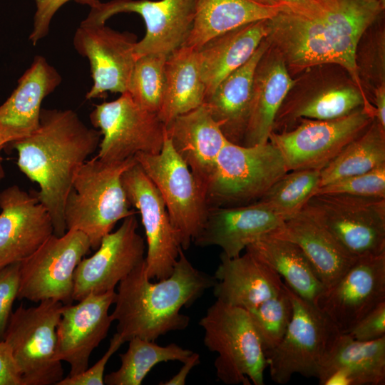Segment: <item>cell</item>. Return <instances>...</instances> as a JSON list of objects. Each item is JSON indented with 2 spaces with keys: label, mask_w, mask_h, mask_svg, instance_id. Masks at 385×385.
<instances>
[{
  "label": "cell",
  "mask_w": 385,
  "mask_h": 385,
  "mask_svg": "<svg viewBox=\"0 0 385 385\" xmlns=\"http://www.w3.org/2000/svg\"><path fill=\"white\" fill-rule=\"evenodd\" d=\"M0 269L20 262L53 234L51 217L38 201L16 185L0 192Z\"/></svg>",
  "instance_id": "20"
},
{
  "label": "cell",
  "mask_w": 385,
  "mask_h": 385,
  "mask_svg": "<svg viewBox=\"0 0 385 385\" xmlns=\"http://www.w3.org/2000/svg\"><path fill=\"white\" fill-rule=\"evenodd\" d=\"M165 134L206 193L217 157L227 140L204 104L175 117Z\"/></svg>",
  "instance_id": "22"
},
{
  "label": "cell",
  "mask_w": 385,
  "mask_h": 385,
  "mask_svg": "<svg viewBox=\"0 0 385 385\" xmlns=\"http://www.w3.org/2000/svg\"><path fill=\"white\" fill-rule=\"evenodd\" d=\"M287 172L279 150L270 141L244 146L227 140L206 190L208 207L255 202Z\"/></svg>",
  "instance_id": "6"
},
{
  "label": "cell",
  "mask_w": 385,
  "mask_h": 385,
  "mask_svg": "<svg viewBox=\"0 0 385 385\" xmlns=\"http://www.w3.org/2000/svg\"><path fill=\"white\" fill-rule=\"evenodd\" d=\"M205 86L196 49L182 46L168 55L163 101L158 115L166 125L175 117L203 104Z\"/></svg>",
  "instance_id": "32"
},
{
  "label": "cell",
  "mask_w": 385,
  "mask_h": 385,
  "mask_svg": "<svg viewBox=\"0 0 385 385\" xmlns=\"http://www.w3.org/2000/svg\"><path fill=\"white\" fill-rule=\"evenodd\" d=\"M124 343L116 332L111 339L107 351L94 365L76 375L63 377L56 385H103L106 366L110 358Z\"/></svg>",
  "instance_id": "42"
},
{
  "label": "cell",
  "mask_w": 385,
  "mask_h": 385,
  "mask_svg": "<svg viewBox=\"0 0 385 385\" xmlns=\"http://www.w3.org/2000/svg\"><path fill=\"white\" fill-rule=\"evenodd\" d=\"M384 9L379 0H315L304 7L285 8L268 19L266 38L287 67L299 71L337 64L365 94L356 62L358 45Z\"/></svg>",
  "instance_id": "1"
},
{
  "label": "cell",
  "mask_w": 385,
  "mask_h": 385,
  "mask_svg": "<svg viewBox=\"0 0 385 385\" xmlns=\"http://www.w3.org/2000/svg\"><path fill=\"white\" fill-rule=\"evenodd\" d=\"M245 250L274 270L297 295L316 305L325 287L297 244L267 234L248 245Z\"/></svg>",
  "instance_id": "30"
},
{
  "label": "cell",
  "mask_w": 385,
  "mask_h": 385,
  "mask_svg": "<svg viewBox=\"0 0 385 385\" xmlns=\"http://www.w3.org/2000/svg\"><path fill=\"white\" fill-rule=\"evenodd\" d=\"M101 137L73 110L42 108L38 128L6 145L16 150L19 170L38 185L35 195L49 212L56 236L67 231L64 206L74 178Z\"/></svg>",
  "instance_id": "2"
},
{
  "label": "cell",
  "mask_w": 385,
  "mask_h": 385,
  "mask_svg": "<svg viewBox=\"0 0 385 385\" xmlns=\"http://www.w3.org/2000/svg\"><path fill=\"white\" fill-rule=\"evenodd\" d=\"M180 371L169 380L159 383L160 385H184L191 369L200 363V354L192 352L185 361Z\"/></svg>",
  "instance_id": "45"
},
{
  "label": "cell",
  "mask_w": 385,
  "mask_h": 385,
  "mask_svg": "<svg viewBox=\"0 0 385 385\" xmlns=\"http://www.w3.org/2000/svg\"><path fill=\"white\" fill-rule=\"evenodd\" d=\"M372 111L361 107L332 120L299 118L293 129L272 131L269 141L279 150L288 171L321 170L374 119Z\"/></svg>",
  "instance_id": "11"
},
{
  "label": "cell",
  "mask_w": 385,
  "mask_h": 385,
  "mask_svg": "<svg viewBox=\"0 0 385 385\" xmlns=\"http://www.w3.org/2000/svg\"><path fill=\"white\" fill-rule=\"evenodd\" d=\"M317 194H344L385 197V164L365 173L333 181L319 187Z\"/></svg>",
  "instance_id": "39"
},
{
  "label": "cell",
  "mask_w": 385,
  "mask_h": 385,
  "mask_svg": "<svg viewBox=\"0 0 385 385\" xmlns=\"http://www.w3.org/2000/svg\"><path fill=\"white\" fill-rule=\"evenodd\" d=\"M138 228L135 215L125 217L115 232L103 237L92 256L81 260L74 271L73 301H81L89 294L115 290L144 261L145 240Z\"/></svg>",
  "instance_id": "17"
},
{
  "label": "cell",
  "mask_w": 385,
  "mask_h": 385,
  "mask_svg": "<svg viewBox=\"0 0 385 385\" xmlns=\"http://www.w3.org/2000/svg\"><path fill=\"white\" fill-rule=\"evenodd\" d=\"M361 342L374 341L385 337V302L380 303L346 333Z\"/></svg>",
  "instance_id": "43"
},
{
  "label": "cell",
  "mask_w": 385,
  "mask_h": 385,
  "mask_svg": "<svg viewBox=\"0 0 385 385\" xmlns=\"http://www.w3.org/2000/svg\"><path fill=\"white\" fill-rule=\"evenodd\" d=\"M0 385H23L11 347L4 340L0 342Z\"/></svg>",
  "instance_id": "44"
},
{
  "label": "cell",
  "mask_w": 385,
  "mask_h": 385,
  "mask_svg": "<svg viewBox=\"0 0 385 385\" xmlns=\"http://www.w3.org/2000/svg\"><path fill=\"white\" fill-rule=\"evenodd\" d=\"M294 83L280 56L274 60L262 57L255 74L250 116L242 145L269 141L276 115Z\"/></svg>",
  "instance_id": "29"
},
{
  "label": "cell",
  "mask_w": 385,
  "mask_h": 385,
  "mask_svg": "<svg viewBox=\"0 0 385 385\" xmlns=\"http://www.w3.org/2000/svg\"><path fill=\"white\" fill-rule=\"evenodd\" d=\"M90 120L101 133L97 157L104 161H123L138 153L157 154L163 148L165 125L157 113L140 106L128 92L95 105Z\"/></svg>",
  "instance_id": "12"
},
{
  "label": "cell",
  "mask_w": 385,
  "mask_h": 385,
  "mask_svg": "<svg viewBox=\"0 0 385 385\" xmlns=\"http://www.w3.org/2000/svg\"><path fill=\"white\" fill-rule=\"evenodd\" d=\"M285 8L255 0H195L193 24L183 46L197 48L228 31L270 19Z\"/></svg>",
  "instance_id": "31"
},
{
  "label": "cell",
  "mask_w": 385,
  "mask_h": 385,
  "mask_svg": "<svg viewBox=\"0 0 385 385\" xmlns=\"http://www.w3.org/2000/svg\"><path fill=\"white\" fill-rule=\"evenodd\" d=\"M61 81L58 71L43 56L34 57L16 88L0 106V132L7 144L29 136L38 128L41 103Z\"/></svg>",
  "instance_id": "23"
},
{
  "label": "cell",
  "mask_w": 385,
  "mask_h": 385,
  "mask_svg": "<svg viewBox=\"0 0 385 385\" xmlns=\"http://www.w3.org/2000/svg\"><path fill=\"white\" fill-rule=\"evenodd\" d=\"M20 262L10 264L0 269V342L12 314L14 302L19 288Z\"/></svg>",
  "instance_id": "40"
},
{
  "label": "cell",
  "mask_w": 385,
  "mask_h": 385,
  "mask_svg": "<svg viewBox=\"0 0 385 385\" xmlns=\"http://www.w3.org/2000/svg\"><path fill=\"white\" fill-rule=\"evenodd\" d=\"M216 279L195 268L180 249L172 274L152 282L145 260L118 284L111 314L124 342L133 337L155 341L170 332L185 329L190 317L180 312L192 306Z\"/></svg>",
  "instance_id": "3"
},
{
  "label": "cell",
  "mask_w": 385,
  "mask_h": 385,
  "mask_svg": "<svg viewBox=\"0 0 385 385\" xmlns=\"http://www.w3.org/2000/svg\"><path fill=\"white\" fill-rule=\"evenodd\" d=\"M380 4L385 7V0H379Z\"/></svg>",
  "instance_id": "49"
},
{
  "label": "cell",
  "mask_w": 385,
  "mask_h": 385,
  "mask_svg": "<svg viewBox=\"0 0 385 385\" xmlns=\"http://www.w3.org/2000/svg\"><path fill=\"white\" fill-rule=\"evenodd\" d=\"M270 235L297 244L325 288L338 281L357 259L302 210Z\"/></svg>",
  "instance_id": "27"
},
{
  "label": "cell",
  "mask_w": 385,
  "mask_h": 385,
  "mask_svg": "<svg viewBox=\"0 0 385 385\" xmlns=\"http://www.w3.org/2000/svg\"><path fill=\"white\" fill-rule=\"evenodd\" d=\"M195 0H111L91 9L86 23L105 24L120 13L140 15L145 25L144 37L135 45V60L150 53L169 55L183 46L191 31Z\"/></svg>",
  "instance_id": "14"
},
{
  "label": "cell",
  "mask_w": 385,
  "mask_h": 385,
  "mask_svg": "<svg viewBox=\"0 0 385 385\" xmlns=\"http://www.w3.org/2000/svg\"><path fill=\"white\" fill-rule=\"evenodd\" d=\"M384 164L385 128L374 118L364 133L320 170L319 187L339 179L367 173Z\"/></svg>",
  "instance_id": "34"
},
{
  "label": "cell",
  "mask_w": 385,
  "mask_h": 385,
  "mask_svg": "<svg viewBox=\"0 0 385 385\" xmlns=\"http://www.w3.org/2000/svg\"><path fill=\"white\" fill-rule=\"evenodd\" d=\"M137 36L114 30L105 24L81 21L73 36L76 51L88 58L93 84L88 100L105 96L107 92L128 91L135 62Z\"/></svg>",
  "instance_id": "16"
},
{
  "label": "cell",
  "mask_w": 385,
  "mask_h": 385,
  "mask_svg": "<svg viewBox=\"0 0 385 385\" xmlns=\"http://www.w3.org/2000/svg\"><path fill=\"white\" fill-rule=\"evenodd\" d=\"M270 46L265 38L250 59L225 77L205 99L203 104L231 143H243L250 116L255 71Z\"/></svg>",
  "instance_id": "25"
},
{
  "label": "cell",
  "mask_w": 385,
  "mask_h": 385,
  "mask_svg": "<svg viewBox=\"0 0 385 385\" xmlns=\"http://www.w3.org/2000/svg\"><path fill=\"white\" fill-rule=\"evenodd\" d=\"M266 355L282 339L292 316V304L284 283L283 290L248 312Z\"/></svg>",
  "instance_id": "38"
},
{
  "label": "cell",
  "mask_w": 385,
  "mask_h": 385,
  "mask_svg": "<svg viewBox=\"0 0 385 385\" xmlns=\"http://www.w3.org/2000/svg\"><path fill=\"white\" fill-rule=\"evenodd\" d=\"M268 31V19L257 21L220 34L195 48L205 98L225 77L250 59Z\"/></svg>",
  "instance_id": "28"
},
{
  "label": "cell",
  "mask_w": 385,
  "mask_h": 385,
  "mask_svg": "<svg viewBox=\"0 0 385 385\" xmlns=\"http://www.w3.org/2000/svg\"><path fill=\"white\" fill-rule=\"evenodd\" d=\"M284 219L260 202L210 207L204 226L194 240L199 247L217 246L230 258L237 257L260 237L272 233Z\"/></svg>",
  "instance_id": "21"
},
{
  "label": "cell",
  "mask_w": 385,
  "mask_h": 385,
  "mask_svg": "<svg viewBox=\"0 0 385 385\" xmlns=\"http://www.w3.org/2000/svg\"><path fill=\"white\" fill-rule=\"evenodd\" d=\"M128 342L126 351L119 355L120 366L104 376V384L140 385L158 364L169 361L183 362L193 352L175 343L160 346L155 341L140 337H133Z\"/></svg>",
  "instance_id": "35"
},
{
  "label": "cell",
  "mask_w": 385,
  "mask_h": 385,
  "mask_svg": "<svg viewBox=\"0 0 385 385\" xmlns=\"http://www.w3.org/2000/svg\"><path fill=\"white\" fill-rule=\"evenodd\" d=\"M374 118L385 128V86L380 84L375 90L374 94Z\"/></svg>",
  "instance_id": "46"
},
{
  "label": "cell",
  "mask_w": 385,
  "mask_h": 385,
  "mask_svg": "<svg viewBox=\"0 0 385 385\" xmlns=\"http://www.w3.org/2000/svg\"><path fill=\"white\" fill-rule=\"evenodd\" d=\"M199 325L205 346L218 354L214 362L218 380L227 385L264 384L267 359L247 311L216 300Z\"/></svg>",
  "instance_id": "5"
},
{
  "label": "cell",
  "mask_w": 385,
  "mask_h": 385,
  "mask_svg": "<svg viewBox=\"0 0 385 385\" xmlns=\"http://www.w3.org/2000/svg\"><path fill=\"white\" fill-rule=\"evenodd\" d=\"M134 158L160 192L182 249H188L207 216L205 191L166 134L160 153H138Z\"/></svg>",
  "instance_id": "10"
},
{
  "label": "cell",
  "mask_w": 385,
  "mask_h": 385,
  "mask_svg": "<svg viewBox=\"0 0 385 385\" xmlns=\"http://www.w3.org/2000/svg\"><path fill=\"white\" fill-rule=\"evenodd\" d=\"M302 210L351 255L385 252V197L317 194Z\"/></svg>",
  "instance_id": "9"
},
{
  "label": "cell",
  "mask_w": 385,
  "mask_h": 385,
  "mask_svg": "<svg viewBox=\"0 0 385 385\" xmlns=\"http://www.w3.org/2000/svg\"><path fill=\"white\" fill-rule=\"evenodd\" d=\"M7 144L5 139L3 138L0 132V180H1L5 177V171L2 163V158L1 155V151Z\"/></svg>",
  "instance_id": "48"
},
{
  "label": "cell",
  "mask_w": 385,
  "mask_h": 385,
  "mask_svg": "<svg viewBox=\"0 0 385 385\" xmlns=\"http://www.w3.org/2000/svg\"><path fill=\"white\" fill-rule=\"evenodd\" d=\"M260 3L273 5L282 6L288 9H297L307 6L312 4L315 0H255Z\"/></svg>",
  "instance_id": "47"
},
{
  "label": "cell",
  "mask_w": 385,
  "mask_h": 385,
  "mask_svg": "<svg viewBox=\"0 0 385 385\" xmlns=\"http://www.w3.org/2000/svg\"><path fill=\"white\" fill-rule=\"evenodd\" d=\"M284 286L292 304V319L279 344L266 355L271 379L279 384L295 374L317 379L341 334L323 312Z\"/></svg>",
  "instance_id": "8"
},
{
  "label": "cell",
  "mask_w": 385,
  "mask_h": 385,
  "mask_svg": "<svg viewBox=\"0 0 385 385\" xmlns=\"http://www.w3.org/2000/svg\"><path fill=\"white\" fill-rule=\"evenodd\" d=\"M258 200L284 220L299 213L320 186V170H290Z\"/></svg>",
  "instance_id": "36"
},
{
  "label": "cell",
  "mask_w": 385,
  "mask_h": 385,
  "mask_svg": "<svg viewBox=\"0 0 385 385\" xmlns=\"http://www.w3.org/2000/svg\"><path fill=\"white\" fill-rule=\"evenodd\" d=\"M317 379L320 385L385 384V337L361 342L340 334Z\"/></svg>",
  "instance_id": "26"
},
{
  "label": "cell",
  "mask_w": 385,
  "mask_h": 385,
  "mask_svg": "<svg viewBox=\"0 0 385 385\" xmlns=\"http://www.w3.org/2000/svg\"><path fill=\"white\" fill-rule=\"evenodd\" d=\"M91 250L88 237L78 230H67L62 236L53 234L20 262L17 299L72 304L74 271Z\"/></svg>",
  "instance_id": "13"
},
{
  "label": "cell",
  "mask_w": 385,
  "mask_h": 385,
  "mask_svg": "<svg viewBox=\"0 0 385 385\" xmlns=\"http://www.w3.org/2000/svg\"><path fill=\"white\" fill-rule=\"evenodd\" d=\"M71 1L88 6L90 9L100 2V0H34L36 11L33 29L29 37L32 45L36 46L48 34L53 17L64 4Z\"/></svg>",
  "instance_id": "41"
},
{
  "label": "cell",
  "mask_w": 385,
  "mask_h": 385,
  "mask_svg": "<svg viewBox=\"0 0 385 385\" xmlns=\"http://www.w3.org/2000/svg\"><path fill=\"white\" fill-rule=\"evenodd\" d=\"M212 287L216 300L249 312L284 289L282 277L249 252L230 258L221 253Z\"/></svg>",
  "instance_id": "24"
},
{
  "label": "cell",
  "mask_w": 385,
  "mask_h": 385,
  "mask_svg": "<svg viewBox=\"0 0 385 385\" xmlns=\"http://www.w3.org/2000/svg\"><path fill=\"white\" fill-rule=\"evenodd\" d=\"M127 198L141 216L147 252L145 272L150 279L170 277L182 249L164 201L154 183L136 162L122 175Z\"/></svg>",
  "instance_id": "15"
},
{
  "label": "cell",
  "mask_w": 385,
  "mask_h": 385,
  "mask_svg": "<svg viewBox=\"0 0 385 385\" xmlns=\"http://www.w3.org/2000/svg\"><path fill=\"white\" fill-rule=\"evenodd\" d=\"M168 55L150 53L135 60L128 91L142 108L155 113L160 109Z\"/></svg>",
  "instance_id": "37"
},
{
  "label": "cell",
  "mask_w": 385,
  "mask_h": 385,
  "mask_svg": "<svg viewBox=\"0 0 385 385\" xmlns=\"http://www.w3.org/2000/svg\"><path fill=\"white\" fill-rule=\"evenodd\" d=\"M136 163L135 158L108 162L97 156L86 160L76 173L64 206L66 230H76L96 250L115 224L138 213L130 209L122 184L123 173Z\"/></svg>",
  "instance_id": "4"
},
{
  "label": "cell",
  "mask_w": 385,
  "mask_h": 385,
  "mask_svg": "<svg viewBox=\"0 0 385 385\" xmlns=\"http://www.w3.org/2000/svg\"><path fill=\"white\" fill-rule=\"evenodd\" d=\"M385 302V252L359 257L333 285L325 288L316 307L346 334L364 316Z\"/></svg>",
  "instance_id": "18"
},
{
  "label": "cell",
  "mask_w": 385,
  "mask_h": 385,
  "mask_svg": "<svg viewBox=\"0 0 385 385\" xmlns=\"http://www.w3.org/2000/svg\"><path fill=\"white\" fill-rule=\"evenodd\" d=\"M63 304L53 299L12 312L4 337L11 347L23 385H56L63 378L56 327Z\"/></svg>",
  "instance_id": "7"
},
{
  "label": "cell",
  "mask_w": 385,
  "mask_h": 385,
  "mask_svg": "<svg viewBox=\"0 0 385 385\" xmlns=\"http://www.w3.org/2000/svg\"><path fill=\"white\" fill-rule=\"evenodd\" d=\"M115 291L89 294L76 304L63 306L56 327L59 359L69 364L68 376L88 368L93 351L107 337L113 319L109 309L114 303Z\"/></svg>",
  "instance_id": "19"
},
{
  "label": "cell",
  "mask_w": 385,
  "mask_h": 385,
  "mask_svg": "<svg viewBox=\"0 0 385 385\" xmlns=\"http://www.w3.org/2000/svg\"><path fill=\"white\" fill-rule=\"evenodd\" d=\"M361 107L374 114L373 106L366 94L358 88L342 87L326 90L309 98L282 105L276 115L272 131L299 118L337 119Z\"/></svg>",
  "instance_id": "33"
}]
</instances>
